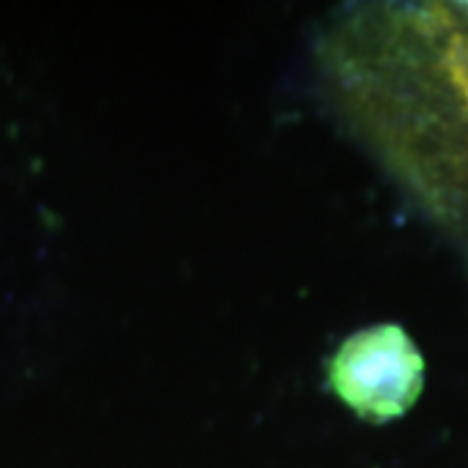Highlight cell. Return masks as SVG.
<instances>
[{
  "instance_id": "cell-1",
  "label": "cell",
  "mask_w": 468,
  "mask_h": 468,
  "mask_svg": "<svg viewBox=\"0 0 468 468\" xmlns=\"http://www.w3.org/2000/svg\"><path fill=\"white\" fill-rule=\"evenodd\" d=\"M325 101L440 227L468 245L466 3H367L315 39Z\"/></svg>"
},
{
  "instance_id": "cell-2",
  "label": "cell",
  "mask_w": 468,
  "mask_h": 468,
  "mask_svg": "<svg viewBox=\"0 0 468 468\" xmlns=\"http://www.w3.org/2000/svg\"><path fill=\"white\" fill-rule=\"evenodd\" d=\"M424 356L399 323H378L351 334L328 362V385L338 401L372 424L401 419L424 390Z\"/></svg>"
}]
</instances>
